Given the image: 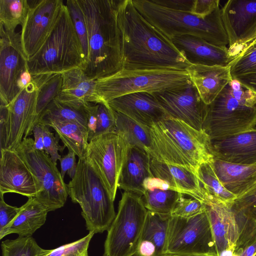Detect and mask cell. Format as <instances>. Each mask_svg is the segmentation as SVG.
I'll return each instance as SVG.
<instances>
[{
  "label": "cell",
  "mask_w": 256,
  "mask_h": 256,
  "mask_svg": "<svg viewBox=\"0 0 256 256\" xmlns=\"http://www.w3.org/2000/svg\"><path fill=\"white\" fill-rule=\"evenodd\" d=\"M122 69L168 68L186 70L190 64L170 39L148 21L132 0H118Z\"/></svg>",
  "instance_id": "cell-1"
},
{
  "label": "cell",
  "mask_w": 256,
  "mask_h": 256,
  "mask_svg": "<svg viewBox=\"0 0 256 256\" xmlns=\"http://www.w3.org/2000/svg\"><path fill=\"white\" fill-rule=\"evenodd\" d=\"M88 30V51L84 70L96 80L123 68L121 34L117 18L118 0H78Z\"/></svg>",
  "instance_id": "cell-2"
},
{
  "label": "cell",
  "mask_w": 256,
  "mask_h": 256,
  "mask_svg": "<svg viewBox=\"0 0 256 256\" xmlns=\"http://www.w3.org/2000/svg\"><path fill=\"white\" fill-rule=\"evenodd\" d=\"M156 159L194 168L214 158L212 141L206 133L179 120L167 118L150 127Z\"/></svg>",
  "instance_id": "cell-3"
},
{
  "label": "cell",
  "mask_w": 256,
  "mask_h": 256,
  "mask_svg": "<svg viewBox=\"0 0 256 256\" xmlns=\"http://www.w3.org/2000/svg\"><path fill=\"white\" fill-rule=\"evenodd\" d=\"M256 126V93L232 80L208 105L204 132L212 141Z\"/></svg>",
  "instance_id": "cell-4"
},
{
  "label": "cell",
  "mask_w": 256,
  "mask_h": 256,
  "mask_svg": "<svg viewBox=\"0 0 256 256\" xmlns=\"http://www.w3.org/2000/svg\"><path fill=\"white\" fill-rule=\"evenodd\" d=\"M140 14L169 39L182 35L198 37L220 47H227L228 36L218 8L204 18L189 12L169 9L151 0H132Z\"/></svg>",
  "instance_id": "cell-5"
},
{
  "label": "cell",
  "mask_w": 256,
  "mask_h": 256,
  "mask_svg": "<svg viewBox=\"0 0 256 256\" xmlns=\"http://www.w3.org/2000/svg\"><path fill=\"white\" fill-rule=\"evenodd\" d=\"M86 58L68 10L64 4L52 32L38 51L28 59L32 75L62 74L74 68L84 70Z\"/></svg>",
  "instance_id": "cell-6"
},
{
  "label": "cell",
  "mask_w": 256,
  "mask_h": 256,
  "mask_svg": "<svg viewBox=\"0 0 256 256\" xmlns=\"http://www.w3.org/2000/svg\"><path fill=\"white\" fill-rule=\"evenodd\" d=\"M68 186L72 202L82 208L89 232L98 234L108 230L116 216L114 201L86 157L78 158L76 172Z\"/></svg>",
  "instance_id": "cell-7"
},
{
  "label": "cell",
  "mask_w": 256,
  "mask_h": 256,
  "mask_svg": "<svg viewBox=\"0 0 256 256\" xmlns=\"http://www.w3.org/2000/svg\"><path fill=\"white\" fill-rule=\"evenodd\" d=\"M190 80L184 70L168 68L122 69L96 80V94L100 102L125 94L145 92L154 94L181 86Z\"/></svg>",
  "instance_id": "cell-8"
},
{
  "label": "cell",
  "mask_w": 256,
  "mask_h": 256,
  "mask_svg": "<svg viewBox=\"0 0 256 256\" xmlns=\"http://www.w3.org/2000/svg\"><path fill=\"white\" fill-rule=\"evenodd\" d=\"M148 210L142 196L124 192L108 230L104 256H133L137 250Z\"/></svg>",
  "instance_id": "cell-9"
},
{
  "label": "cell",
  "mask_w": 256,
  "mask_h": 256,
  "mask_svg": "<svg viewBox=\"0 0 256 256\" xmlns=\"http://www.w3.org/2000/svg\"><path fill=\"white\" fill-rule=\"evenodd\" d=\"M217 256L211 226L206 210L192 216H171L164 254Z\"/></svg>",
  "instance_id": "cell-10"
},
{
  "label": "cell",
  "mask_w": 256,
  "mask_h": 256,
  "mask_svg": "<svg viewBox=\"0 0 256 256\" xmlns=\"http://www.w3.org/2000/svg\"><path fill=\"white\" fill-rule=\"evenodd\" d=\"M16 150L38 182L39 190L35 198L49 212L63 207L68 195V186L50 156L36 150L30 138L23 140Z\"/></svg>",
  "instance_id": "cell-11"
},
{
  "label": "cell",
  "mask_w": 256,
  "mask_h": 256,
  "mask_svg": "<svg viewBox=\"0 0 256 256\" xmlns=\"http://www.w3.org/2000/svg\"><path fill=\"white\" fill-rule=\"evenodd\" d=\"M128 146L120 135L111 132L94 138L86 148L85 157L100 176L114 201Z\"/></svg>",
  "instance_id": "cell-12"
},
{
  "label": "cell",
  "mask_w": 256,
  "mask_h": 256,
  "mask_svg": "<svg viewBox=\"0 0 256 256\" xmlns=\"http://www.w3.org/2000/svg\"><path fill=\"white\" fill-rule=\"evenodd\" d=\"M0 26V105L7 106L20 92L17 82L28 68V58L23 49L21 32Z\"/></svg>",
  "instance_id": "cell-13"
},
{
  "label": "cell",
  "mask_w": 256,
  "mask_h": 256,
  "mask_svg": "<svg viewBox=\"0 0 256 256\" xmlns=\"http://www.w3.org/2000/svg\"><path fill=\"white\" fill-rule=\"evenodd\" d=\"M29 10L22 26L21 40L28 59L44 43L56 24L64 6L62 0H28Z\"/></svg>",
  "instance_id": "cell-14"
},
{
  "label": "cell",
  "mask_w": 256,
  "mask_h": 256,
  "mask_svg": "<svg viewBox=\"0 0 256 256\" xmlns=\"http://www.w3.org/2000/svg\"><path fill=\"white\" fill-rule=\"evenodd\" d=\"M153 94L170 118L204 131L208 105L190 80L181 86Z\"/></svg>",
  "instance_id": "cell-15"
},
{
  "label": "cell",
  "mask_w": 256,
  "mask_h": 256,
  "mask_svg": "<svg viewBox=\"0 0 256 256\" xmlns=\"http://www.w3.org/2000/svg\"><path fill=\"white\" fill-rule=\"evenodd\" d=\"M228 40L234 58L256 38V0H229L221 8Z\"/></svg>",
  "instance_id": "cell-16"
},
{
  "label": "cell",
  "mask_w": 256,
  "mask_h": 256,
  "mask_svg": "<svg viewBox=\"0 0 256 256\" xmlns=\"http://www.w3.org/2000/svg\"><path fill=\"white\" fill-rule=\"evenodd\" d=\"M38 88L32 82L7 106L6 142L4 149L16 150L32 132L38 120Z\"/></svg>",
  "instance_id": "cell-17"
},
{
  "label": "cell",
  "mask_w": 256,
  "mask_h": 256,
  "mask_svg": "<svg viewBox=\"0 0 256 256\" xmlns=\"http://www.w3.org/2000/svg\"><path fill=\"white\" fill-rule=\"evenodd\" d=\"M0 194L16 193L36 197L39 190L35 176L16 150L1 149Z\"/></svg>",
  "instance_id": "cell-18"
},
{
  "label": "cell",
  "mask_w": 256,
  "mask_h": 256,
  "mask_svg": "<svg viewBox=\"0 0 256 256\" xmlns=\"http://www.w3.org/2000/svg\"><path fill=\"white\" fill-rule=\"evenodd\" d=\"M107 104L114 110L150 128L170 117L150 93H131L114 98Z\"/></svg>",
  "instance_id": "cell-19"
},
{
  "label": "cell",
  "mask_w": 256,
  "mask_h": 256,
  "mask_svg": "<svg viewBox=\"0 0 256 256\" xmlns=\"http://www.w3.org/2000/svg\"><path fill=\"white\" fill-rule=\"evenodd\" d=\"M150 168L154 176L164 180L172 190L190 196L204 204L207 201V194L194 168L151 158Z\"/></svg>",
  "instance_id": "cell-20"
},
{
  "label": "cell",
  "mask_w": 256,
  "mask_h": 256,
  "mask_svg": "<svg viewBox=\"0 0 256 256\" xmlns=\"http://www.w3.org/2000/svg\"><path fill=\"white\" fill-rule=\"evenodd\" d=\"M170 40L190 64L226 66L235 58L228 47L212 44L198 37L182 35Z\"/></svg>",
  "instance_id": "cell-21"
},
{
  "label": "cell",
  "mask_w": 256,
  "mask_h": 256,
  "mask_svg": "<svg viewBox=\"0 0 256 256\" xmlns=\"http://www.w3.org/2000/svg\"><path fill=\"white\" fill-rule=\"evenodd\" d=\"M204 204L211 226L217 256H222L225 252H230L232 256L238 234L230 208L217 202H211Z\"/></svg>",
  "instance_id": "cell-22"
},
{
  "label": "cell",
  "mask_w": 256,
  "mask_h": 256,
  "mask_svg": "<svg viewBox=\"0 0 256 256\" xmlns=\"http://www.w3.org/2000/svg\"><path fill=\"white\" fill-rule=\"evenodd\" d=\"M151 158L145 150L128 144L118 188L124 192L144 196L145 182L154 176L150 168Z\"/></svg>",
  "instance_id": "cell-23"
},
{
  "label": "cell",
  "mask_w": 256,
  "mask_h": 256,
  "mask_svg": "<svg viewBox=\"0 0 256 256\" xmlns=\"http://www.w3.org/2000/svg\"><path fill=\"white\" fill-rule=\"evenodd\" d=\"M214 158L227 162L256 164V128L212 141Z\"/></svg>",
  "instance_id": "cell-24"
},
{
  "label": "cell",
  "mask_w": 256,
  "mask_h": 256,
  "mask_svg": "<svg viewBox=\"0 0 256 256\" xmlns=\"http://www.w3.org/2000/svg\"><path fill=\"white\" fill-rule=\"evenodd\" d=\"M62 75L61 90L56 98L58 101L80 109L88 102H100L96 94V80L88 78L83 69L74 68Z\"/></svg>",
  "instance_id": "cell-25"
},
{
  "label": "cell",
  "mask_w": 256,
  "mask_h": 256,
  "mask_svg": "<svg viewBox=\"0 0 256 256\" xmlns=\"http://www.w3.org/2000/svg\"><path fill=\"white\" fill-rule=\"evenodd\" d=\"M186 71L202 100L207 105L211 104L232 80L228 65L222 66L190 64Z\"/></svg>",
  "instance_id": "cell-26"
},
{
  "label": "cell",
  "mask_w": 256,
  "mask_h": 256,
  "mask_svg": "<svg viewBox=\"0 0 256 256\" xmlns=\"http://www.w3.org/2000/svg\"><path fill=\"white\" fill-rule=\"evenodd\" d=\"M238 237L232 256H237L256 241V186L237 198L230 207Z\"/></svg>",
  "instance_id": "cell-27"
},
{
  "label": "cell",
  "mask_w": 256,
  "mask_h": 256,
  "mask_svg": "<svg viewBox=\"0 0 256 256\" xmlns=\"http://www.w3.org/2000/svg\"><path fill=\"white\" fill-rule=\"evenodd\" d=\"M210 163L223 186L237 198L256 185V164H235L214 157Z\"/></svg>",
  "instance_id": "cell-28"
},
{
  "label": "cell",
  "mask_w": 256,
  "mask_h": 256,
  "mask_svg": "<svg viewBox=\"0 0 256 256\" xmlns=\"http://www.w3.org/2000/svg\"><path fill=\"white\" fill-rule=\"evenodd\" d=\"M170 216V214H160L148 210L134 256H162L164 254Z\"/></svg>",
  "instance_id": "cell-29"
},
{
  "label": "cell",
  "mask_w": 256,
  "mask_h": 256,
  "mask_svg": "<svg viewBox=\"0 0 256 256\" xmlns=\"http://www.w3.org/2000/svg\"><path fill=\"white\" fill-rule=\"evenodd\" d=\"M48 212V208L35 197L29 198L20 206L14 220L0 232V239L12 234H18L19 236H32L44 224Z\"/></svg>",
  "instance_id": "cell-30"
},
{
  "label": "cell",
  "mask_w": 256,
  "mask_h": 256,
  "mask_svg": "<svg viewBox=\"0 0 256 256\" xmlns=\"http://www.w3.org/2000/svg\"><path fill=\"white\" fill-rule=\"evenodd\" d=\"M115 132L120 135L128 144L145 150L152 158H156L150 128L142 125L118 112L115 111Z\"/></svg>",
  "instance_id": "cell-31"
},
{
  "label": "cell",
  "mask_w": 256,
  "mask_h": 256,
  "mask_svg": "<svg viewBox=\"0 0 256 256\" xmlns=\"http://www.w3.org/2000/svg\"><path fill=\"white\" fill-rule=\"evenodd\" d=\"M52 128L68 150L74 152L78 158L85 157L88 144V130L73 122L47 120H38Z\"/></svg>",
  "instance_id": "cell-32"
},
{
  "label": "cell",
  "mask_w": 256,
  "mask_h": 256,
  "mask_svg": "<svg viewBox=\"0 0 256 256\" xmlns=\"http://www.w3.org/2000/svg\"><path fill=\"white\" fill-rule=\"evenodd\" d=\"M232 80L256 93V38L228 64Z\"/></svg>",
  "instance_id": "cell-33"
},
{
  "label": "cell",
  "mask_w": 256,
  "mask_h": 256,
  "mask_svg": "<svg viewBox=\"0 0 256 256\" xmlns=\"http://www.w3.org/2000/svg\"><path fill=\"white\" fill-rule=\"evenodd\" d=\"M197 174L208 196V200L205 204L210 202H217L231 207L237 197L223 186L210 162L201 164L197 170Z\"/></svg>",
  "instance_id": "cell-34"
},
{
  "label": "cell",
  "mask_w": 256,
  "mask_h": 256,
  "mask_svg": "<svg viewBox=\"0 0 256 256\" xmlns=\"http://www.w3.org/2000/svg\"><path fill=\"white\" fill-rule=\"evenodd\" d=\"M183 194L171 189L154 188L146 190L143 200L150 211L163 214H170Z\"/></svg>",
  "instance_id": "cell-35"
},
{
  "label": "cell",
  "mask_w": 256,
  "mask_h": 256,
  "mask_svg": "<svg viewBox=\"0 0 256 256\" xmlns=\"http://www.w3.org/2000/svg\"><path fill=\"white\" fill-rule=\"evenodd\" d=\"M32 79L38 88L36 103L38 119L48 104L60 94L62 83V74H37L32 76Z\"/></svg>",
  "instance_id": "cell-36"
},
{
  "label": "cell",
  "mask_w": 256,
  "mask_h": 256,
  "mask_svg": "<svg viewBox=\"0 0 256 256\" xmlns=\"http://www.w3.org/2000/svg\"><path fill=\"white\" fill-rule=\"evenodd\" d=\"M47 120L75 122L88 130L86 116L84 108L80 109L71 106L60 102L56 98L48 104L40 114L38 120Z\"/></svg>",
  "instance_id": "cell-37"
},
{
  "label": "cell",
  "mask_w": 256,
  "mask_h": 256,
  "mask_svg": "<svg viewBox=\"0 0 256 256\" xmlns=\"http://www.w3.org/2000/svg\"><path fill=\"white\" fill-rule=\"evenodd\" d=\"M29 10L28 0H0V24L15 30L24 24Z\"/></svg>",
  "instance_id": "cell-38"
},
{
  "label": "cell",
  "mask_w": 256,
  "mask_h": 256,
  "mask_svg": "<svg viewBox=\"0 0 256 256\" xmlns=\"http://www.w3.org/2000/svg\"><path fill=\"white\" fill-rule=\"evenodd\" d=\"M2 256H42L48 251L40 247L32 236H19L1 243Z\"/></svg>",
  "instance_id": "cell-39"
},
{
  "label": "cell",
  "mask_w": 256,
  "mask_h": 256,
  "mask_svg": "<svg viewBox=\"0 0 256 256\" xmlns=\"http://www.w3.org/2000/svg\"><path fill=\"white\" fill-rule=\"evenodd\" d=\"M65 5L70 12L86 60L88 51V35L86 24L81 6L78 0H68Z\"/></svg>",
  "instance_id": "cell-40"
},
{
  "label": "cell",
  "mask_w": 256,
  "mask_h": 256,
  "mask_svg": "<svg viewBox=\"0 0 256 256\" xmlns=\"http://www.w3.org/2000/svg\"><path fill=\"white\" fill-rule=\"evenodd\" d=\"M94 233L89 232L85 236L52 250H48L42 256H88V248Z\"/></svg>",
  "instance_id": "cell-41"
},
{
  "label": "cell",
  "mask_w": 256,
  "mask_h": 256,
  "mask_svg": "<svg viewBox=\"0 0 256 256\" xmlns=\"http://www.w3.org/2000/svg\"><path fill=\"white\" fill-rule=\"evenodd\" d=\"M116 124L115 111L107 103H98L97 126L94 137L106 133L115 132Z\"/></svg>",
  "instance_id": "cell-42"
},
{
  "label": "cell",
  "mask_w": 256,
  "mask_h": 256,
  "mask_svg": "<svg viewBox=\"0 0 256 256\" xmlns=\"http://www.w3.org/2000/svg\"><path fill=\"white\" fill-rule=\"evenodd\" d=\"M206 210L205 204L200 200L182 196L177 202L171 216L188 218L195 216Z\"/></svg>",
  "instance_id": "cell-43"
},
{
  "label": "cell",
  "mask_w": 256,
  "mask_h": 256,
  "mask_svg": "<svg viewBox=\"0 0 256 256\" xmlns=\"http://www.w3.org/2000/svg\"><path fill=\"white\" fill-rule=\"evenodd\" d=\"M47 126L44 124V151L49 155L55 164H57V161L61 158L58 151L62 150L60 146L58 140L54 136Z\"/></svg>",
  "instance_id": "cell-44"
},
{
  "label": "cell",
  "mask_w": 256,
  "mask_h": 256,
  "mask_svg": "<svg viewBox=\"0 0 256 256\" xmlns=\"http://www.w3.org/2000/svg\"><path fill=\"white\" fill-rule=\"evenodd\" d=\"M20 210V207L7 204L0 194V232L8 226L16 218Z\"/></svg>",
  "instance_id": "cell-45"
},
{
  "label": "cell",
  "mask_w": 256,
  "mask_h": 256,
  "mask_svg": "<svg viewBox=\"0 0 256 256\" xmlns=\"http://www.w3.org/2000/svg\"><path fill=\"white\" fill-rule=\"evenodd\" d=\"M219 0H194L190 13L204 18L219 8Z\"/></svg>",
  "instance_id": "cell-46"
},
{
  "label": "cell",
  "mask_w": 256,
  "mask_h": 256,
  "mask_svg": "<svg viewBox=\"0 0 256 256\" xmlns=\"http://www.w3.org/2000/svg\"><path fill=\"white\" fill-rule=\"evenodd\" d=\"M98 103L88 102L84 107L87 120L88 142L95 136L98 120Z\"/></svg>",
  "instance_id": "cell-47"
},
{
  "label": "cell",
  "mask_w": 256,
  "mask_h": 256,
  "mask_svg": "<svg viewBox=\"0 0 256 256\" xmlns=\"http://www.w3.org/2000/svg\"><path fill=\"white\" fill-rule=\"evenodd\" d=\"M158 5L169 9L191 12L194 0H151Z\"/></svg>",
  "instance_id": "cell-48"
},
{
  "label": "cell",
  "mask_w": 256,
  "mask_h": 256,
  "mask_svg": "<svg viewBox=\"0 0 256 256\" xmlns=\"http://www.w3.org/2000/svg\"><path fill=\"white\" fill-rule=\"evenodd\" d=\"M76 156L74 152L68 150V154L60 159V174L63 179L66 172L72 179L74 178L77 168Z\"/></svg>",
  "instance_id": "cell-49"
},
{
  "label": "cell",
  "mask_w": 256,
  "mask_h": 256,
  "mask_svg": "<svg viewBox=\"0 0 256 256\" xmlns=\"http://www.w3.org/2000/svg\"><path fill=\"white\" fill-rule=\"evenodd\" d=\"M32 133L34 136V146L36 150L44 151V124L37 121L34 126Z\"/></svg>",
  "instance_id": "cell-50"
},
{
  "label": "cell",
  "mask_w": 256,
  "mask_h": 256,
  "mask_svg": "<svg viewBox=\"0 0 256 256\" xmlns=\"http://www.w3.org/2000/svg\"><path fill=\"white\" fill-rule=\"evenodd\" d=\"M32 80V76L27 68L22 73L18 81L17 86L19 91L20 92L24 89Z\"/></svg>",
  "instance_id": "cell-51"
},
{
  "label": "cell",
  "mask_w": 256,
  "mask_h": 256,
  "mask_svg": "<svg viewBox=\"0 0 256 256\" xmlns=\"http://www.w3.org/2000/svg\"><path fill=\"white\" fill-rule=\"evenodd\" d=\"M256 254V241L247 246L237 256H254Z\"/></svg>",
  "instance_id": "cell-52"
},
{
  "label": "cell",
  "mask_w": 256,
  "mask_h": 256,
  "mask_svg": "<svg viewBox=\"0 0 256 256\" xmlns=\"http://www.w3.org/2000/svg\"><path fill=\"white\" fill-rule=\"evenodd\" d=\"M162 256H183V255H178V254H166Z\"/></svg>",
  "instance_id": "cell-53"
},
{
  "label": "cell",
  "mask_w": 256,
  "mask_h": 256,
  "mask_svg": "<svg viewBox=\"0 0 256 256\" xmlns=\"http://www.w3.org/2000/svg\"></svg>",
  "instance_id": "cell-54"
},
{
  "label": "cell",
  "mask_w": 256,
  "mask_h": 256,
  "mask_svg": "<svg viewBox=\"0 0 256 256\" xmlns=\"http://www.w3.org/2000/svg\"></svg>",
  "instance_id": "cell-55"
}]
</instances>
